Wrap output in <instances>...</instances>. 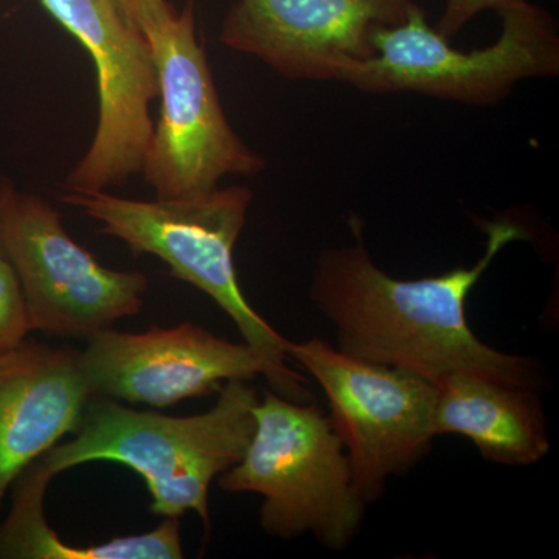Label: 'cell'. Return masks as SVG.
<instances>
[{
  "label": "cell",
  "mask_w": 559,
  "mask_h": 559,
  "mask_svg": "<svg viewBox=\"0 0 559 559\" xmlns=\"http://www.w3.org/2000/svg\"><path fill=\"white\" fill-rule=\"evenodd\" d=\"M159 84V119L153 127L142 175L160 200L218 189L227 175H257L266 167L227 121L194 2L146 28Z\"/></svg>",
  "instance_id": "8992f818"
},
{
  "label": "cell",
  "mask_w": 559,
  "mask_h": 559,
  "mask_svg": "<svg viewBox=\"0 0 559 559\" xmlns=\"http://www.w3.org/2000/svg\"><path fill=\"white\" fill-rule=\"evenodd\" d=\"M0 240L27 301L33 331L90 340L139 314L148 280L103 266L36 194L0 182Z\"/></svg>",
  "instance_id": "ba28073f"
},
{
  "label": "cell",
  "mask_w": 559,
  "mask_h": 559,
  "mask_svg": "<svg viewBox=\"0 0 559 559\" xmlns=\"http://www.w3.org/2000/svg\"><path fill=\"white\" fill-rule=\"evenodd\" d=\"M87 341L79 358L91 395L168 407L218 392L229 381L261 374L275 384L270 364L248 342L234 344L193 323L145 333L108 329Z\"/></svg>",
  "instance_id": "30bf717a"
},
{
  "label": "cell",
  "mask_w": 559,
  "mask_h": 559,
  "mask_svg": "<svg viewBox=\"0 0 559 559\" xmlns=\"http://www.w3.org/2000/svg\"><path fill=\"white\" fill-rule=\"evenodd\" d=\"M286 355L318 381L330 403V421L367 506L384 495L389 477L406 473L430 450L436 430V382L353 358L322 340L290 342Z\"/></svg>",
  "instance_id": "52a82bcc"
},
{
  "label": "cell",
  "mask_w": 559,
  "mask_h": 559,
  "mask_svg": "<svg viewBox=\"0 0 559 559\" xmlns=\"http://www.w3.org/2000/svg\"><path fill=\"white\" fill-rule=\"evenodd\" d=\"M91 396L75 349L25 340L0 353V509L17 477L76 432Z\"/></svg>",
  "instance_id": "7c38bea8"
},
{
  "label": "cell",
  "mask_w": 559,
  "mask_h": 559,
  "mask_svg": "<svg viewBox=\"0 0 559 559\" xmlns=\"http://www.w3.org/2000/svg\"><path fill=\"white\" fill-rule=\"evenodd\" d=\"M227 492L263 496L261 527L277 538L311 533L344 550L358 535L367 502L353 481L344 443L316 404L266 390L255 406V430L240 463L221 474Z\"/></svg>",
  "instance_id": "277c9868"
},
{
  "label": "cell",
  "mask_w": 559,
  "mask_h": 559,
  "mask_svg": "<svg viewBox=\"0 0 559 559\" xmlns=\"http://www.w3.org/2000/svg\"><path fill=\"white\" fill-rule=\"evenodd\" d=\"M212 409L191 417H168L121 406L92 395L75 437L38 459L53 479L91 462H116L145 480L150 511L180 518L194 511L210 530L209 491L213 479L234 468L255 430V389L229 381Z\"/></svg>",
  "instance_id": "7a4b0ae2"
},
{
  "label": "cell",
  "mask_w": 559,
  "mask_h": 559,
  "mask_svg": "<svg viewBox=\"0 0 559 559\" xmlns=\"http://www.w3.org/2000/svg\"><path fill=\"white\" fill-rule=\"evenodd\" d=\"M0 257H5L3 255L2 240H0Z\"/></svg>",
  "instance_id": "e0dca14e"
},
{
  "label": "cell",
  "mask_w": 559,
  "mask_h": 559,
  "mask_svg": "<svg viewBox=\"0 0 559 559\" xmlns=\"http://www.w3.org/2000/svg\"><path fill=\"white\" fill-rule=\"evenodd\" d=\"M349 226L358 241L320 253L311 285V299L336 330L341 352L414 371L436 384L452 373H474L540 392L535 359L488 347L466 319L471 289L500 250L527 240L521 224L485 223L487 249L474 266L415 280L381 271L364 246L356 216Z\"/></svg>",
  "instance_id": "6da1fadb"
},
{
  "label": "cell",
  "mask_w": 559,
  "mask_h": 559,
  "mask_svg": "<svg viewBox=\"0 0 559 559\" xmlns=\"http://www.w3.org/2000/svg\"><path fill=\"white\" fill-rule=\"evenodd\" d=\"M414 0H237L224 46L252 55L288 80H336L345 62L373 55L378 27L403 24Z\"/></svg>",
  "instance_id": "8fae6325"
},
{
  "label": "cell",
  "mask_w": 559,
  "mask_h": 559,
  "mask_svg": "<svg viewBox=\"0 0 559 559\" xmlns=\"http://www.w3.org/2000/svg\"><path fill=\"white\" fill-rule=\"evenodd\" d=\"M58 198L100 223V234L123 241L134 255L157 257L176 278L212 297L234 320L245 342L267 360L278 395L297 403L311 399L304 385L307 380L286 366L288 340L253 310L238 283L234 249L253 198L248 187L154 201L75 190Z\"/></svg>",
  "instance_id": "3957f363"
},
{
  "label": "cell",
  "mask_w": 559,
  "mask_h": 559,
  "mask_svg": "<svg viewBox=\"0 0 559 559\" xmlns=\"http://www.w3.org/2000/svg\"><path fill=\"white\" fill-rule=\"evenodd\" d=\"M94 61L98 123L90 150L69 173L75 191H106L142 173L159 97L157 70L145 33L131 24L114 0H39Z\"/></svg>",
  "instance_id": "9c48e42d"
},
{
  "label": "cell",
  "mask_w": 559,
  "mask_h": 559,
  "mask_svg": "<svg viewBox=\"0 0 559 559\" xmlns=\"http://www.w3.org/2000/svg\"><path fill=\"white\" fill-rule=\"evenodd\" d=\"M114 3L131 24L143 32L176 13L167 0H114Z\"/></svg>",
  "instance_id": "2e32d148"
},
{
  "label": "cell",
  "mask_w": 559,
  "mask_h": 559,
  "mask_svg": "<svg viewBox=\"0 0 559 559\" xmlns=\"http://www.w3.org/2000/svg\"><path fill=\"white\" fill-rule=\"evenodd\" d=\"M516 2H520V0H448L447 9H444L443 16L440 17L436 31L443 38H454L481 11L495 10L496 13H499V11L509 9Z\"/></svg>",
  "instance_id": "9a60e30c"
},
{
  "label": "cell",
  "mask_w": 559,
  "mask_h": 559,
  "mask_svg": "<svg viewBox=\"0 0 559 559\" xmlns=\"http://www.w3.org/2000/svg\"><path fill=\"white\" fill-rule=\"evenodd\" d=\"M437 388V437H466L500 465L530 466L546 457L550 441L539 390L474 373H452Z\"/></svg>",
  "instance_id": "4fadbf2b"
},
{
  "label": "cell",
  "mask_w": 559,
  "mask_h": 559,
  "mask_svg": "<svg viewBox=\"0 0 559 559\" xmlns=\"http://www.w3.org/2000/svg\"><path fill=\"white\" fill-rule=\"evenodd\" d=\"M498 14V40L485 49L462 51L430 27L417 3L403 24L378 27L371 35L373 55L345 62L336 80L369 94L414 92L491 106L521 81L557 76L558 24L549 11L520 0Z\"/></svg>",
  "instance_id": "5b68a950"
},
{
  "label": "cell",
  "mask_w": 559,
  "mask_h": 559,
  "mask_svg": "<svg viewBox=\"0 0 559 559\" xmlns=\"http://www.w3.org/2000/svg\"><path fill=\"white\" fill-rule=\"evenodd\" d=\"M33 331L20 278L5 257H0V353L17 347Z\"/></svg>",
  "instance_id": "5bb4252c"
}]
</instances>
